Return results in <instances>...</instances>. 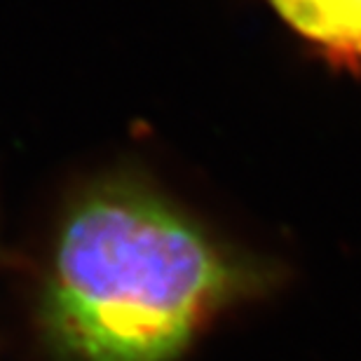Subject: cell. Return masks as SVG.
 I'll return each instance as SVG.
<instances>
[{"mask_svg": "<svg viewBox=\"0 0 361 361\" xmlns=\"http://www.w3.org/2000/svg\"><path fill=\"white\" fill-rule=\"evenodd\" d=\"M284 21L338 61L361 63V0H270Z\"/></svg>", "mask_w": 361, "mask_h": 361, "instance_id": "7a4b0ae2", "label": "cell"}, {"mask_svg": "<svg viewBox=\"0 0 361 361\" xmlns=\"http://www.w3.org/2000/svg\"><path fill=\"white\" fill-rule=\"evenodd\" d=\"M228 288V268L192 226L127 190L94 195L63 226L47 319L82 361H167Z\"/></svg>", "mask_w": 361, "mask_h": 361, "instance_id": "6da1fadb", "label": "cell"}]
</instances>
